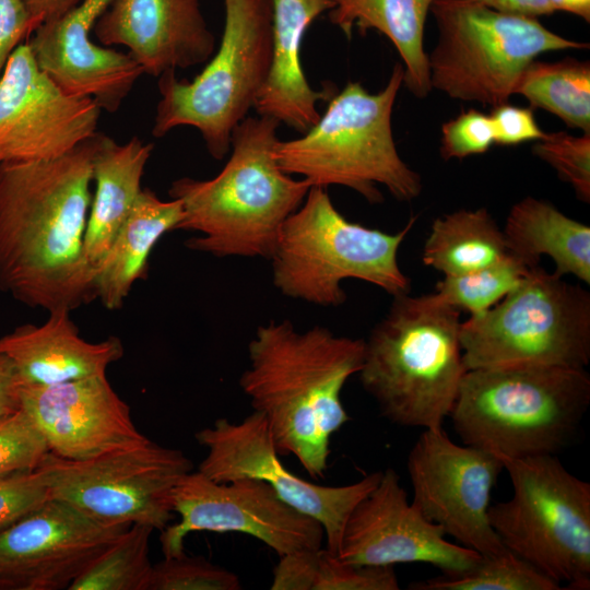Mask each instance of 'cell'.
<instances>
[{
    "instance_id": "6da1fadb",
    "label": "cell",
    "mask_w": 590,
    "mask_h": 590,
    "mask_svg": "<svg viewBox=\"0 0 590 590\" xmlns=\"http://www.w3.org/2000/svg\"><path fill=\"white\" fill-rule=\"evenodd\" d=\"M99 133L59 157L0 164V290L28 307L96 299L84 237Z\"/></svg>"
},
{
    "instance_id": "7a4b0ae2",
    "label": "cell",
    "mask_w": 590,
    "mask_h": 590,
    "mask_svg": "<svg viewBox=\"0 0 590 590\" xmlns=\"http://www.w3.org/2000/svg\"><path fill=\"white\" fill-rule=\"evenodd\" d=\"M364 340L287 320L257 328L239 386L266 417L280 456H294L311 477H323L330 441L351 418L341 392L361 370Z\"/></svg>"
},
{
    "instance_id": "3957f363",
    "label": "cell",
    "mask_w": 590,
    "mask_h": 590,
    "mask_svg": "<svg viewBox=\"0 0 590 590\" xmlns=\"http://www.w3.org/2000/svg\"><path fill=\"white\" fill-rule=\"evenodd\" d=\"M279 125L270 117H246L233 130L232 154L214 178L172 182L168 194L184 209L178 229L199 234L185 241L187 248L215 257L271 258L284 222L311 187L279 167Z\"/></svg>"
},
{
    "instance_id": "277c9868",
    "label": "cell",
    "mask_w": 590,
    "mask_h": 590,
    "mask_svg": "<svg viewBox=\"0 0 590 590\" xmlns=\"http://www.w3.org/2000/svg\"><path fill=\"white\" fill-rule=\"evenodd\" d=\"M460 312L434 293L393 296L364 340L359 380L390 423L427 429L449 417L467 373Z\"/></svg>"
},
{
    "instance_id": "5b68a950",
    "label": "cell",
    "mask_w": 590,
    "mask_h": 590,
    "mask_svg": "<svg viewBox=\"0 0 590 590\" xmlns=\"http://www.w3.org/2000/svg\"><path fill=\"white\" fill-rule=\"evenodd\" d=\"M589 404L586 368H479L464 374L449 417L464 445L520 459L568 447Z\"/></svg>"
},
{
    "instance_id": "8992f818",
    "label": "cell",
    "mask_w": 590,
    "mask_h": 590,
    "mask_svg": "<svg viewBox=\"0 0 590 590\" xmlns=\"http://www.w3.org/2000/svg\"><path fill=\"white\" fill-rule=\"evenodd\" d=\"M403 80V66L397 63L377 93H369L359 82H349L330 97L323 115L300 138L276 142L279 167L311 186L347 187L373 204L384 200L379 185L399 201L416 199L422 178L401 158L391 126Z\"/></svg>"
},
{
    "instance_id": "52a82bcc",
    "label": "cell",
    "mask_w": 590,
    "mask_h": 590,
    "mask_svg": "<svg viewBox=\"0 0 590 590\" xmlns=\"http://www.w3.org/2000/svg\"><path fill=\"white\" fill-rule=\"evenodd\" d=\"M416 216L397 233H386L345 219L324 187L311 186L284 222L274 251V286L285 296L319 306L346 300L341 284L356 279L392 296L410 292V279L398 263V250Z\"/></svg>"
},
{
    "instance_id": "ba28073f",
    "label": "cell",
    "mask_w": 590,
    "mask_h": 590,
    "mask_svg": "<svg viewBox=\"0 0 590 590\" xmlns=\"http://www.w3.org/2000/svg\"><path fill=\"white\" fill-rule=\"evenodd\" d=\"M225 22L216 54L192 80L175 70L158 76L161 98L152 134L162 138L180 126L198 129L210 155L222 160L232 132L262 90L271 63V0H224Z\"/></svg>"
},
{
    "instance_id": "9c48e42d",
    "label": "cell",
    "mask_w": 590,
    "mask_h": 590,
    "mask_svg": "<svg viewBox=\"0 0 590 590\" xmlns=\"http://www.w3.org/2000/svg\"><path fill=\"white\" fill-rule=\"evenodd\" d=\"M467 370L590 362V293L533 267L495 306L460 324Z\"/></svg>"
},
{
    "instance_id": "30bf717a",
    "label": "cell",
    "mask_w": 590,
    "mask_h": 590,
    "mask_svg": "<svg viewBox=\"0 0 590 590\" xmlns=\"http://www.w3.org/2000/svg\"><path fill=\"white\" fill-rule=\"evenodd\" d=\"M438 35L427 54L432 90L486 106L507 103L526 68L541 54L585 49L535 17L495 11L470 0H435Z\"/></svg>"
},
{
    "instance_id": "8fae6325",
    "label": "cell",
    "mask_w": 590,
    "mask_h": 590,
    "mask_svg": "<svg viewBox=\"0 0 590 590\" xmlns=\"http://www.w3.org/2000/svg\"><path fill=\"white\" fill-rule=\"evenodd\" d=\"M503 463L512 496L488 509L503 545L566 589H590V484L555 455Z\"/></svg>"
},
{
    "instance_id": "7c38bea8",
    "label": "cell",
    "mask_w": 590,
    "mask_h": 590,
    "mask_svg": "<svg viewBox=\"0 0 590 590\" xmlns=\"http://www.w3.org/2000/svg\"><path fill=\"white\" fill-rule=\"evenodd\" d=\"M192 467L180 450L148 440L86 460L49 452L38 469L52 499L99 522L162 531L173 519L170 491Z\"/></svg>"
},
{
    "instance_id": "4fadbf2b",
    "label": "cell",
    "mask_w": 590,
    "mask_h": 590,
    "mask_svg": "<svg viewBox=\"0 0 590 590\" xmlns=\"http://www.w3.org/2000/svg\"><path fill=\"white\" fill-rule=\"evenodd\" d=\"M177 523L161 531L165 558L182 555L185 539L196 531L237 532L253 536L279 556L321 547L324 530L316 519L283 502L263 481L217 483L200 471L181 475L170 491Z\"/></svg>"
},
{
    "instance_id": "5bb4252c",
    "label": "cell",
    "mask_w": 590,
    "mask_h": 590,
    "mask_svg": "<svg viewBox=\"0 0 590 590\" xmlns=\"http://www.w3.org/2000/svg\"><path fill=\"white\" fill-rule=\"evenodd\" d=\"M194 438L206 449L198 471L217 483L245 477L266 482L283 502L321 523L327 550L334 555L350 514L375 488L382 473L373 472L342 486L303 480L281 462L269 424L257 411L238 423L217 418Z\"/></svg>"
},
{
    "instance_id": "9a60e30c",
    "label": "cell",
    "mask_w": 590,
    "mask_h": 590,
    "mask_svg": "<svg viewBox=\"0 0 590 590\" xmlns=\"http://www.w3.org/2000/svg\"><path fill=\"white\" fill-rule=\"evenodd\" d=\"M406 468L412 504L426 519L481 555L506 550L488 518L492 491L504 470L500 458L455 444L442 427L427 428L410 450Z\"/></svg>"
},
{
    "instance_id": "2e32d148",
    "label": "cell",
    "mask_w": 590,
    "mask_h": 590,
    "mask_svg": "<svg viewBox=\"0 0 590 590\" xmlns=\"http://www.w3.org/2000/svg\"><path fill=\"white\" fill-rule=\"evenodd\" d=\"M102 109L61 91L20 44L0 76V164L59 157L97 131Z\"/></svg>"
},
{
    "instance_id": "e0dca14e",
    "label": "cell",
    "mask_w": 590,
    "mask_h": 590,
    "mask_svg": "<svg viewBox=\"0 0 590 590\" xmlns=\"http://www.w3.org/2000/svg\"><path fill=\"white\" fill-rule=\"evenodd\" d=\"M438 524L409 503L396 470L388 468L375 488L350 514L337 557L357 566L425 563L445 576L473 568L482 555L448 542Z\"/></svg>"
},
{
    "instance_id": "ac0fdd59",
    "label": "cell",
    "mask_w": 590,
    "mask_h": 590,
    "mask_svg": "<svg viewBox=\"0 0 590 590\" xmlns=\"http://www.w3.org/2000/svg\"><path fill=\"white\" fill-rule=\"evenodd\" d=\"M129 526L50 499L0 532V590L69 589Z\"/></svg>"
},
{
    "instance_id": "d6986e66",
    "label": "cell",
    "mask_w": 590,
    "mask_h": 590,
    "mask_svg": "<svg viewBox=\"0 0 590 590\" xmlns=\"http://www.w3.org/2000/svg\"><path fill=\"white\" fill-rule=\"evenodd\" d=\"M19 398L49 451L63 459H92L150 440L106 374L46 386L21 381Z\"/></svg>"
},
{
    "instance_id": "ffe728a7",
    "label": "cell",
    "mask_w": 590,
    "mask_h": 590,
    "mask_svg": "<svg viewBox=\"0 0 590 590\" xmlns=\"http://www.w3.org/2000/svg\"><path fill=\"white\" fill-rule=\"evenodd\" d=\"M113 0H82L42 23L26 39L37 67L64 93L117 111L143 74L128 52L95 44L90 34Z\"/></svg>"
},
{
    "instance_id": "44dd1931",
    "label": "cell",
    "mask_w": 590,
    "mask_h": 590,
    "mask_svg": "<svg viewBox=\"0 0 590 590\" xmlns=\"http://www.w3.org/2000/svg\"><path fill=\"white\" fill-rule=\"evenodd\" d=\"M93 30L103 45L127 47L153 76L201 64L215 50L199 0H113Z\"/></svg>"
},
{
    "instance_id": "7402d4cb",
    "label": "cell",
    "mask_w": 590,
    "mask_h": 590,
    "mask_svg": "<svg viewBox=\"0 0 590 590\" xmlns=\"http://www.w3.org/2000/svg\"><path fill=\"white\" fill-rule=\"evenodd\" d=\"M0 353L12 362L22 382L46 386L105 375L123 356V345L116 337L84 340L70 310L57 309L42 324L25 323L1 337Z\"/></svg>"
},
{
    "instance_id": "603a6c76",
    "label": "cell",
    "mask_w": 590,
    "mask_h": 590,
    "mask_svg": "<svg viewBox=\"0 0 590 590\" xmlns=\"http://www.w3.org/2000/svg\"><path fill=\"white\" fill-rule=\"evenodd\" d=\"M272 50L270 70L253 108L299 133L320 118L317 104L332 95L308 83L300 63V47L307 27L333 8L331 0H271Z\"/></svg>"
},
{
    "instance_id": "cb8c5ba5",
    "label": "cell",
    "mask_w": 590,
    "mask_h": 590,
    "mask_svg": "<svg viewBox=\"0 0 590 590\" xmlns=\"http://www.w3.org/2000/svg\"><path fill=\"white\" fill-rule=\"evenodd\" d=\"M154 145L138 137L120 144L99 133L92 163V194L84 237L87 261L96 269L127 220L140 193L141 179Z\"/></svg>"
},
{
    "instance_id": "d4e9b609",
    "label": "cell",
    "mask_w": 590,
    "mask_h": 590,
    "mask_svg": "<svg viewBox=\"0 0 590 590\" xmlns=\"http://www.w3.org/2000/svg\"><path fill=\"white\" fill-rule=\"evenodd\" d=\"M182 219L184 209L179 200L165 201L151 189H141L97 267L96 298L107 309H119L133 284L146 278L153 248L166 233L177 231Z\"/></svg>"
},
{
    "instance_id": "484cf974",
    "label": "cell",
    "mask_w": 590,
    "mask_h": 590,
    "mask_svg": "<svg viewBox=\"0 0 590 590\" xmlns=\"http://www.w3.org/2000/svg\"><path fill=\"white\" fill-rule=\"evenodd\" d=\"M503 234L507 250L530 267L552 258L555 275L571 274L590 285V227L552 203L526 197L510 209Z\"/></svg>"
},
{
    "instance_id": "4316f807",
    "label": "cell",
    "mask_w": 590,
    "mask_h": 590,
    "mask_svg": "<svg viewBox=\"0 0 590 590\" xmlns=\"http://www.w3.org/2000/svg\"><path fill=\"white\" fill-rule=\"evenodd\" d=\"M332 24L351 39L354 27L376 30L396 47L403 60L409 91L418 98L432 91L428 59L424 49V26L435 0H331Z\"/></svg>"
},
{
    "instance_id": "83f0119b",
    "label": "cell",
    "mask_w": 590,
    "mask_h": 590,
    "mask_svg": "<svg viewBox=\"0 0 590 590\" xmlns=\"http://www.w3.org/2000/svg\"><path fill=\"white\" fill-rule=\"evenodd\" d=\"M509 255L503 229L485 208L436 217L423 249L424 264L456 276L492 266Z\"/></svg>"
},
{
    "instance_id": "f1b7e54d",
    "label": "cell",
    "mask_w": 590,
    "mask_h": 590,
    "mask_svg": "<svg viewBox=\"0 0 590 590\" xmlns=\"http://www.w3.org/2000/svg\"><path fill=\"white\" fill-rule=\"evenodd\" d=\"M272 590H398L393 566H357L327 548H306L280 556Z\"/></svg>"
},
{
    "instance_id": "f546056e",
    "label": "cell",
    "mask_w": 590,
    "mask_h": 590,
    "mask_svg": "<svg viewBox=\"0 0 590 590\" xmlns=\"http://www.w3.org/2000/svg\"><path fill=\"white\" fill-rule=\"evenodd\" d=\"M515 94L530 106L548 111L569 128L590 132V64L564 59L532 61L521 74Z\"/></svg>"
},
{
    "instance_id": "4dcf8cb0",
    "label": "cell",
    "mask_w": 590,
    "mask_h": 590,
    "mask_svg": "<svg viewBox=\"0 0 590 590\" xmlns=\"http://www.w3.org/2000/svg\"><path fill=\"white\" fill-rule=\"evenodd\" d=\"M153 528L130 524L69 587V590H148Z\"/></svg>"
},
{
    "instance_id": "1f68e13d",
    "label": "cell",
    "mask_w": 590,
    "mask_h": 590,
    "mask_svg": "<svg viewBox=\"0 0 590 590\" xmlns=\"http://www.w3.org/2000/svg\"><path fill=\"white\" fill-rule=\"evenodd\" d=\"M412 590H559L563 587L509 550L482 555L470 570L410 583Z\"/></svg>"
},
{
    "instance_id": "d6a6232c",
    "label": "cell",
    "mask_w": 590,
    "mask_h": 590,
    "mask_svg": "<svg viewBox=\"0 0 590 590\" xmlns=\"http://www.w3.org/2000/svg\"><path fill=\"white\" fill-rule=\"evenodd\" d=\"M533 267L508 255L486 268L456 276H445L437 282L434 294L441 302L470 316H477L503 299L516 288Z\"/></svg>"
},
{
    "instance_id": "836d02e7",
    "label": "cell",
    "mask_w": 590,
    "mask_h": 590,
    "mask_svg": "<svg viewBox=\"0 0 590 590\" xmlns=\"http://www.w3.org/2000/svg\"><path fill=\"white\" fill-rule=\"evenodd\" d=\"M532 153L553 167L568 182L577 198L590 201V132L573 135L564 131L545 133L534 141Z\"/></svg>"
},
{
    "instance_id": "e575fe53",
    "label": "cell",
    "mask_w": 590,
    "mask_h": 590,
    "mask_svg": "<svg viewBox=\"0 0 590 590\" xmlns=\"http://www.w3.org/2000/svg\"><path fill=\"white\" fill-rule=\"evenodd\" d=\"M234 573L202 557L165 558L153 565L148 590H239Z\"/></svg>"
},
{
    "instance_id": "d590c367",
    "label": "cell",
    "mask_w": 590,
    "mask_h": 590,
    "mask_svg": "<svg viewBox=\"0 0 590 590\" xmlns=\"http://www.w3.org/2000/svg\"><path fill=\"white\" fill-rule=\"evenodd\" d=\"M49 452L44 435L24 409L0 416V476L37 469Z\"/></svg>"
},
{
    "instance_id": "8d00e7d4",
    "label": "cell",
    "mask_w": 590,
    "mask_h": 590,
    "mask_svg": "<svg viewBox=\"0 0 590 590\" xmlns=\"http://www.w3.org/2000/svg\"><path fill=\"white\" fill-rule=\"evenodd\" d=\"M51 498L37 468L0 476V532L28 517Z\"/></svg>"
},
{
    "instance_id": "74e56055",
    "label": "cell",
    "mask_w": 590,
    "mask_h": 590,
    "mask_svg": "<svg viewBox=\"0 0 590 590\" xmlns=\"http://www.w3.org/2000/svg\"><path fill=\"white\" fill-rule=\"evenodd\" d=\"M494 143L489 115L462 111L441 126L440 154L445 161L486 153Z\"/></svg>"
},
{
    "instance_id": "f35d334b",
    "label": "cell",
    "mask_w": 590,
    "mask_h": 590,
    "mask_svg": "<svg viewBox=\"0 0 590 590\" xmlns=\"http://www.w3.org/2000/svg\"><path fill=\"white\" fill-rule=\"evenodd\" d=\"M532 107H521L504 103L493 107L489 115L494 143L503 146L538 141L544 132L538 125Z\"/></svg>"
},
{
    "instance_id": "ab89813d",
    "label": "cell",
    "mask_w": 590,
    "mask_h": 590,
    "mask_svg": "<svg viewBox=\"0 0 590 590\" xmlns=\"http://www.w3.org/2000/svg\"><path fill=\"white\" fill-rule=\"evenodd\" d=\"M33 33L22 0H0V76L15 48Z\"/></svg>"
},
{
    "instance_id": "60d3db41",
    "label": "cell",
    "mask_w": 590,
    "mask_h": 590,
    "mask_svg": "<svg viewBox=\"0 0 590 590\" xmlns=\"http://www.w3.org/2000/svg\"><path fill=\"white\" fill-rule=\"evenodd\" d=\"M480 3L495 11L527 16L538 17L541 15H550L555 12V9L548 0H470Z\"/></svg>"
},
{
    "instance_id": "b9f144b4",
    "label": "cell",
    "mask_w": 590,
    "mask_h": 590,
    "mask_svg": "<svg viewBox=\"0 0 590 590\" xmlns=\"http://www.w3.org/2000/svg\"><path fill=\"white\" fill-rule=\"evenodd\" d=\"M21 380L12 362L0 353V416L20 408Z\"/></svg>"
},
{
    "instance_id": "7bdbcfd3",
    "label": "cell",
    "mask_w": 590,
    "mask_h": 590,
    "mask_svg": "<svg viewBox=\"0 0 590 590\" xmlns=\"http://www.w3.org/2000/svg\"><path fill=\"white\" fill-rule=\"evenodd\" d=\"M31 20L33 32L44 22L56 19L82 0H22Z\"/></svg>"
},
{
    "instance_id": "ee69618b",
    "label": "cell",
    "mask_w": 590,
    "mask_h": 590,
    "mask_svg": "<svg viewBox=\"0 0 590 590\" xmlns=\"http://www.w3.org/2000/svg\"><path fill=\"white\" fill-rule=\"evenodd\" d=\"M563 11L576 14L587 22L590 21V0H563Z\"/></svg>"
}]
</instances>
